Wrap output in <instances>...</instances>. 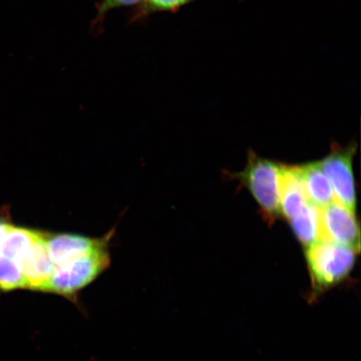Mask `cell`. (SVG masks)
<instances>
[{"instance_id":"cell-15","label":"cell","mask_w":361,"mask_h":361,"mask_svg":"<svg viewBox=\"0 0 361 361\" xmlns=\"http://www.w3.org/2000/svg\"><path fill=\"white\" fill-rule=\"evenodd\" d=\"M10 226L11 224L6 222V221L0 219V238L6 233L8 228H10Z\"/></svg>"},{"instance_id":"cell-12","label":"cell","mask_w":361,"mask_h":361,"mask_svg":"<svg viewBox=\"0 0 361 361\" xmlns=\"http://www.w3.org/2000/svg\"><path fill=\"white\" fill-rule=\"evenodd\" d=\"M195 1L197 0H142L133 11L130 20H143L149 16L160 12L176 13Z\"/></svg>"},{"instance_id":"cell-5","label":"cell","mask_w":361,"mask_h":361,"mask_svg":"<svg viewBox=\"0 0 361 361\" xmlns=\"http://www.w3.org/2000/svg\"><path fill=\"white\" fill-rule=\"evenodd\" d=\"M355 152V145L334 146L331 154L319 162L331 184L336 201L355 213L356 192L352 168Z\"/></svg>"},{"instance_id":"cell-9","label":"cell","mask_w":361,"mask_h":361,"mask_svg":"<svg viewBox=\"0 0 361 361\" xmlns=\"http://www.w3.org/2000/svg\"><path fill=\"white\" fill-rule=\"evenodd\" d=\"M298 171L308 202L320 209L336 200L331 184L319 162L298 166Z\"/></svg>"},{"instance_id":"cell-3","label":"cell","mask_w":361,"mask_h":361,"mask_svg":"<svg viewBox=\"0 0 361 361\" xmlns=\"http://www.w3.org/2000/svg\"><path fill=\"white\" fill-rule=\"evenodd\" d=\"M110 264L106 248L55 266L47 290L61 295H72L92 282Z\"/></svg>"},{"instance_id":"cell-4","label":"cell","mask_w":361,"mask_h":361,"mask_svg":"<svg viewBox=\"0 0 361 361\" xmlns=\"http://www.w3.org/2000/svg\"><path fill=\"white\" fill-rule=\"evenodd\" d=\"M319 238L359 252L360 230L355 212L336 200L320 207Z\"/></svg>"},{"instance_id":"cell-2","label":"cell","mask_w":361,"mask_h":361,"mask_svg":"<svg viewBox=\"0 0 361 361\" xmlns=\"http://www.w3.org/2000/svg\"><path fill=\"white\" fill-rule=\"evenodd\" d=\"M281 166L255 153H250L246 168L236 175L258 202L269 222H273L279 214Z\"/></svg>"},{"instance_id":"cell-7","label":"cell","mask_w":361,"mask_h":361,"mask_svg":"<svg viewBox=\"0 0 361 361\" xmlns=\"http://www.w3.org/2000/svg\"><path fill=\"white\" fill-rule=\"evenodd\" d=\"M107 240L75 235V234H47L49 255L55 266L92 254L106 248Z\"/></svg>"},{"instance_id":"cell-11","label":"cell","mask_w":361,"mask_h":361,"mask_svg":"<svg viewBox=\"0 0 361 361\" xmlns=\"http://www.w3.org/2000/svg\"><path fill=\"white\" fill-rule=\"evenodd\" d=\"M290 221L296 237L305 247L320 240L319 207L307 202Z\"/></svg>"},{"instance_id":"cell-8","label":"cell","mask_w":361,"mask_h":361,"mask_svg":"<svg viewBox=\"0 0 361 361\" xmlns=\"http://www.w3.org/2000/svg\"><path fill=\"white\" fill-rule=\"evenodd\" d=\"M308 202L298 166H281L279 214L290 219Z\"/></svg>"},{"instance_id":"cell-13","label":"cell","mask_w":361,"mask_h":361,"mask_svg":"<svg viewBox=\"0 0 361 361\" xmlns=\"http://www.w3.org/2000/svg\"><path fill=\"white\" fill-rule=\"evenodd\" d=\"M22 288H25L22 264L0 256V291Z\"/></svg>"},{"instance_id":"cell-14","label":"cell","mask_w":361,"mask_h":361,"mask_svg":"<svg viewBox=\"0 0 361 361\" xmlns=\"http://www.w3.org/2000/svg\"><path fill=\"white\" fill-rule=\"evenodd\" d=\"M142 2V0H102L97 7V16L94 21V28H100L107 13L116 8L137 7Z\"/></svg>"},{"instance_id":"cell-1","label":"cell","mask_w":361,"mask_h":361,"mask_svg":"<svg viewBox=\"0 0 361 361\" xmlns=\"http://www.w3.org/2000/svg\"><path fill=\"white\" fill-rule=\"evenodd\" d=\"M357 252L336 243L319 240L306 247V260L316 292L322 293L349 276Z\"/></svg>"},{"instance_id":"cell-6","label":"cell","mask_w":361,"mask_h":361,"mask_svg":"<svg viewBox=\"0 0 361 361\" xmlns=\"http://www.w3.org/2000/svg\"><path fill=\"white\" fill-rule=\"evenodd\" d=\"M25 288L47 291L55 264L49 255L47 233L37 231L22 261Z\"/></svg>"},{"instance_id":"cell-10","label":"cell","mask_w":361,"mask_h":361,"mask_svg":"<svg viewBox=\"0 0 361 361\" xmlns=\"http://www.w3.org/2000/svg\"><path fill=\"white\" fill-rule=\"evenodd\" d=\"M36 233L35 230L18 228L11 224L6 233L0 238V256L22 264Z\"/></svg>"}]
</instances>
